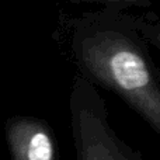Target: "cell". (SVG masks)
<instances>
[{
  "label": "cell",
  "instance_id": "2",
  "mask_svg": "<svg viewBox=\"0 0 160 160\" xmlns=\"http://www.w3.org/2000/svg\"><path fill=\"white\" fill-rule=\"evenodd\" d=\"M69 112L76 160H143L138 149L115 133L97 86L80 73L73 78Z\"/></svg>",
  "mask_w": 160,
  "mask_h": 160
},
{
  "label": "cell",
  "instance_id": "5",
  "mask_svg": "<svg viewBox=\"0 0 160 160\" xmlns=\"http://www.w3.org/2000/svg\"><path fill=\"white\" fill-rule=\"evenodd\" d=\"M72 2H91L102 3L104 6H119V7H150L152 0H72Z\"/></svg>",
  "mask_w": 160,
  "mask_h": 160
},
{
  "label": "cell",
  "instance_id": "4",
  "mask_svg": "<svg viewBox=\"0 0 160 160\" xmlns=\"http://www.w3.org/2000/svg\"><path fill=\"white\" fill-rule=\"evenodd\" d=\"M136 24L145 39L160 52V20L150 18L149 16H136Z\"/></svg>",
  "mask_w": 160,
  "mask_h": 160
},
{
  "label": "cell",
  "instance_id": "1",
  "mask_svg": "<svg viewBox=\"0 0 160 160\" xmlns=\"http://www.w3.org/2000/svg\"><path fill=\"white\" fill-rule=\"evenodd\" d=\"M136 16L119 6L83 13L66 24V53L78 72L121 98L160 139V76Z\"/></svg>",
  "mask_w": 160,
  "mask_h": 160
},
{
  "label": "cell",
  "instance_id": "3",
  "mask_svg": "<svg viewBox=\"0 0 160 160\" xmlns=\"http://www.w3.org/2000/svg\"><path fill=\"white\" fill-rule=\"evenodd\" d=\"M4 139L11 160H58V142L44 118L14 115L4 124Z\"/></svg>",
  "mask_w": 160,
  "mask_h": 160
}]
</instances>
